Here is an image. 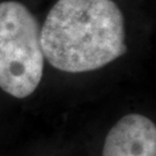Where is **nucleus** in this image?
<instances>
[{"mask_svg": "<svg viewBox=\"0 0 156 156\" xmlns=\"http://www.w3.org/2000/svg\"><path fill=\"white\" fill-rule=\"evenodd\" d=\"M41 46L59 71L98 69L127 51L122 11L112 0H59L42 27Z\"/></svg>", "mask_w": 156, "mask_h": 156, "instance_id": "obj_1", "label": "nucleus"}, {"mask_svg": "<svg viewBox=\"0 0 156 156\" xmlns=\"http://www.w3.org/2000/svg\"><path fill=\"white\" fill-rule=\"evenodd\" d=\"M37 19L17 1L0 2V88L16 98L31 95L43 75Z\"/></svg>", "mask_w": 156, "mask_h": 156, "instance_id": "obj_2", "label": "nucleus"}, {"mask_svg": "<svg viewBox=\"0 0 156 156\" xmlns=\"http://www.w3.org/2000/svg\"><path fill=\"white\" fill-rule=\"evenodd\" d=\"M102 156H156V127L149 118L131 113L108 133Z\"/></svg>", "mask_w": 156, "mask_h": 156, "instance_id": "obj_3", "label": "nucleus"}]
</instances>
